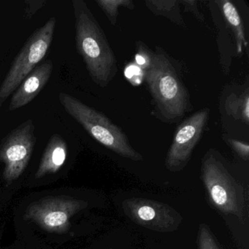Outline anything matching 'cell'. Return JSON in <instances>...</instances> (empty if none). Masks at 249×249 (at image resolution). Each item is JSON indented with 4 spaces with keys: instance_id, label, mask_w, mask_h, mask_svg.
<instances>
[{
    "instance_id": "6da1fadb",
    "label": "cell",
    "mask_w": 249,
    "mask_h": 249,
    "mask_svg": "<svg viewBox=\"0 0 249 249\" xmlns=\"http://www.w3.org/2000/svg\"><path fill=\"white\" fill-rule=\"evenodd\" d=\"M143 55V78L154 103L156 117L177 123L192 110L190 96L173 59L162 49L153 52L139 46Z\"/></svg>"
},
{
    "instance_id": "7a4b0ae2",
    "label": "cell",
    "mask_w": 249,
    "mask_h": 249,
    "mask_svg": "<svg viewBox=\"0 0 249 249\" xmlns=\"http://www.w3.org/2000/svg\"><path fill=\"white\" fill-rule=\"evenodd\" d=\"M75 44L94 84L107 87L118 72L117 61L103 29L84 0H72Z\"/></svg>"
},
{
    "instance_id": "3957f363",
    "label": "cell",
    "mask_w": 249,
    "mask_h": 249,
    "mask_svg": "<svg viewBox=\"0 0 249 249\" xmlns=\"http://www.w3.org/2000/svg\"><path fill=\"white\" fill-rule=\"evenodd\" d=\"M201 175L210 203L224 219L244 225L249 219V189L218 151L210 149L205 154Z\"/></svg>"
},
{
    "instance_id": "277c9868",
    "label": "cell",
    "mask_w": 249,
    "mask_h": 249,
    "mask_svg": "<svg viewBox=\"0 0 249 249\" xmlns=\"http://www.w3.org/2000/svg\"><path fill=\"white\" fill-rule=\"evenodd\" d=\"M59 100L66 113L103 146L124 158L133 161L142 160V155L132 146L122 128L106 115L68 93H59Z\"/></svg>"
},
{
    "instance_id": "5b68a950",
    "label": "cell",
    "mask_w": 249,
    "mask_h": 249,
    "mask_svg": "<svg viewBox=\"0 0 249 249\" xmlns=\"http://www.w3.org/2000/svg\"><path fill=\"white\" fill-rule=\"evenodd\" d=\"M55 28L56 18L52 17L27 39L0 86V107L44 59L53 41Z\"/></svg>"
},
{
    "instance_id": "8992f818",
    "label": "cell",
    "mask_w": 249,
    "mask_h": 249,
    "mask_svg": "<svg viewBox=\"0 0 249 249\" xmlns=\"http://www.w3.org/2000/svg\"><path fill=\"white\" fill-rule=\"evenodd\" d=\"M34 122H23L0 142V161L3 163L4 180L12 182L24 173L36 145Z\"/></svg>"
},
{
    "instance_id": "52a82bcc",
    "label": "cell",
    "mask_w": 249,
    "mask_h": 249,
    "mask_svg": "<svg viewBox=\"0 0 249 249\" xmlns=\"http://www.w3.org/2000/svg\"><path fill=\"white\" fill-rule=\"evenodd\" d=\"M87 205L86 201L81 199L45 198L28 207L24 219L36 223L49 232H66L71 227L72 216Z\"/></svg>"
},
{
    "instance_id": "ba28073f",
    "label": "cell",
    "mask_w": 249,
    "mask_h": 249,
    "mask_svg": "<svg viewBox=\"0 0 249 249\" xmlns=\"http://www.w3.org/2000/svg\"><path fill=\"white\" fill-rule=\"evenodd\" d=\"M210 113L208 107L201 109L178 126L166 157L165 165L169 171H181L187 165L208 124Z\"/></svg>"
},
{
    "instance_id": "9c48e42d",
    "label": "cell",
    "mask_w": 249,
    "mask_h": 249,
    "mask_svg": "<svg viewBox=\"0 0 249 249\" xmlns=\"http://www.w3.org/2000/svg\"><path fill=\"white\" fill-rule=\"evenodd\" d=\"M122 209L134 222L154 231H175L182 221L181 215L174 208L151 199H125L122 202Z\"/></svg>"
},
{
    "instance_id": "30bf717a",
    "label": "cell",
    "mask_w": 249,
    "mask_h": 249,
    "mask_svg": "<svg viewBox=\"0 0 249 249\" xmlns=\"http://www.w3.org/2000/svg\"><path fill=\"white\" fill-rule=\"evenodd\" d=\"M53 69V64L52 60L46 61L38 65L14 91L8 110L14 111L35 100L49 82Z\"/></svg>"
},
{
    "instance_id": "8fae6325",
    "label": "cell",
    "mask_w": 249,
    "mask_h": 249,
    "mask_svg": "<svg viewBox=\"0 0 249 249\" xmlns=\"http://www.w3.org/2000/svg\"><path fill=\"white\" fill-rule=\"evenodd\" d=\"M68 156L66 141L59 134L51 137L40 160L36 177L41 178L47 175L53 174L64 165Z\"/></svg>"
},
{
    "instance_id": "7c38bea8",
    "label": "cell",
    "mask_w": 249,
    "mask_h": 249,
    "mask_svg": "<svg viewBox=\"0 0 249 249\" xmlns=\"http://www.w3.org/2000/svg\"><path fill=\"white\" fill-rule=\"evenodd\" d=\"M214 2L221 11L227 27L231 30L235 41L237 53L242 54L245 49H248V41L244 25L237 8L230 0H215Z\"/></svg>"
},
{
    "instance_id": "4fadbf2b",
    "label": "cell",
    "mask_w": 249,
    "mask_h": 249,
    "mask_svg": "<svg viewBox=\"0 0 249 249\" xmlns=\"http://www.w3.org/2000/svg\"><path fill=\"white\" fill-rule=\"evenodd\" d=\"M222 106L226 116L249 126V91L248 86L230 92L225 97Z\"/></svg>"
},
{
    "instance_id": "5bb4252c",
    "label": "cell",
    "mask_w": 249,
    "mask_h": 249,
    "mask_svg": "<svg viewBox=\"0 0 249 249\" xmlns=\"http://www.w3.org/2000/svg\"><path fill=\"white\" fill-rule=\"evenodd\" d=\"M145 3L155 15L165 17L180 27H186L180 13V2L178 0H146Z\"/></svg>"
},
{
    "instance_id": "9a60e30c",
    "label": "cell",
    "mask_w": 249,
    "mask_h": 249,
    "mask_svg": "<svg viewBox=\"0 0 249 249\" xmlns=\"http://www.w3.org/2000/svg\"><path fill=\"white\" fill-rule=\"evenodd\" d=\"M95 2L113 26L117 23L119 9L121 7H125L129 10L135 8L134 2L130 0H96Z\"/></svg>"
},
{
    "instance_id": "2e32d148",
    "label": "cell",
    "mask_w": 249,
    "mask_h": 249,
    "mask_svg": "<svg viewBox=\"0 0 249 249\" xmlns=\"http://www.w3.org/2000/svg\"><path fill=\"white\" fill-rule=\"evenodd\" d=\"M198 249H221L207 224H201L197 236Z\"/></svg>"
},
{
    "instance_id": "e0dca14e",
    "label": "cell",
    "mask_w": 249,
    "mask_h": 249,
    "mask_svg": "<svg viewBox=\"0 0 249 249\" xmlns=\"http://www.w3.org/2000/svg\"><path fill=\"white\" fill-rule=\"evenodd\" d=\"M225 141L242 160L249 161V145L247 142L228 138H225Z\"/></svg>"
},
{
    "instance_id": "ac0fdd59",
    "label": "cell",
    "mask_w": 249,
    "mask_h": 249,
    "mask_svg": "<svg viewBox=\"0 0 249 249\" xmlns=\"http://www.w3.org/2000/svg\"><path fill=\"white\" fill-rule=\"evenodd\" d=\"M25 9H24V18L25 20H30L36 15L37 11H40L42 8L47 4L46 0H26Z\"/></svg>"
},
{
    "instance_id": "d6986e66",
    "label": "cell",
    "mask_w": 249,
    "mask_h": 249,
    "mask_svg": "<svg viewBox=\"0 0 249 249\" xmlns=\"http://www.w3.org/2000/svg\"><path fill=\"white\" fill-rule=\"evenodd\" d=\"M179 2L182 5H184L185 8H186V11L192 12L199 21H204L203 17L201 15L199 11H198L196 1H193V0H182V1H179Z\"/></svg>"
}]
</instances>
